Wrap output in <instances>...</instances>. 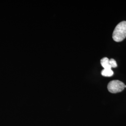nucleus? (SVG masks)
<instances>
[{"label":"nucleus","instance_id":"39448f33","mask_svg":"<svg viewBox=\"0 0 126 126\" xmlns=\"http://www.w3.org/2000/svg\"><path fill=\"white\" fill-rule=\"evenodd\" d=\"M109 64L112 68H116L117 66V64L116 61L114 59H109Z\"/></svg>","mask_w":126,"mask_h":126},{"label":"nucleus","instance_id":"20e7f679","mask_svg":"<svg viewBox=\"0 0 126 126\" xmlns=\"http://www.w3.org/2000/svg\"><path fill=\"white\" fill-rule=\"evenodd\" d=\"M101 73L103 76L111 77L113 75V72L112 69H103Z\"/></svg>","mask_w":126,"mask_h":126},{"label":"nucleus","instance_id":"f257e3e1","mask_svg":"<svg viewBox=\"0 0 126 126\" xmlns=\"http://www.w3.org/2000/svg\"><path fill=\"white\" fill-rule=\"evenodd\" d=\"M126 37V21H122L117 24L113 33V40L120 42Z\"/></svg>","mask_w":126,"mask_h":126},{"label":"nucleus","instance_id":"f03ea898","mask_svg":"<svg viewBox=\"0 0 126 126\" xmlns=\"http://www.w3.org/2000/svg\"><path fill=\"white\" fill-rule=\"evenodd\" d=\"M126 87V86L124 83L118 80H113L110 81L108 85L109 92L113 94L121 92Z\"/></svg>","mask_w":126,"mask_h":126},{"label":"nucleus","instance_id":"7ed1b4c3","mask_svg":"<svg viewBox=\"0 0 126 126\" xmlns=\"http://www.w3.org/2000/svg\"><path fill=\"white\" fill-rule=\"evenodd\" d=\"M109 59L107 57L103 58L100 60V63L104 69H111L112 67L109 64Z\"/></svg>","mask_w":126,"mask_h":126}]
</instances>
